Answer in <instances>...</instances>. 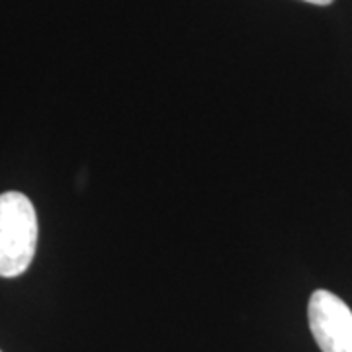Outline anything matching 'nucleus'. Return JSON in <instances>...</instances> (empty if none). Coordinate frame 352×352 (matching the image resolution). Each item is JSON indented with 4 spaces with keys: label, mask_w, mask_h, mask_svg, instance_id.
<instances>
[{
    "label": "nucleus",
    "mask_w": 352,
    "mask_h": 352,
    "mask_svg": "<svg viewBox=\"0 0 352 352\" xmlns=\"http://www.w3.org/2000/svg\"><path fill=\"white\" fill-rule=\"evenodd\" d=\"M307 317L321 352H352V311L339 296L327 289L314 292Z\"/></svg>",
    "instance_id": "nucleus-2"
},
{
    "label": "nucleus",
    "mask_w": 352,
    "mask_h": 352,
    "mask_svg": "<svg viewBox=\"0 0 352 352\" xmlns=\"http://www.w3.org/2000/svg\"><path fill=\"white\" fill-rule=\"evenodd\" d=\"M0 352H2V351H0Z\"/></svg>",
    "instance_id": "nucleus-4"
},
{
    "label": "nucleus",
    "mask_w": 352,
    "mask_h": 352,
    "mask_svg": "<svg viewBox=\"0 0 352 352\" xmlns=\"http://www.w3.org/2000/svg\"><path fill=\"white\" fill-rule=\"evenodd\" d=\"M38 247V214L22 192L0 194V278L22 276Z\"/></svg>",
    "instance_id": "nucleus-1"
},
{
    "label": "nucleus",
    "mask_w": 352,
    "mask_h": 352,
    "mask_svg": "<svg viewBox=\"0 0 352 352\" xmlns=\"http://www.w3.org/2000/svg\"><path fill=\"white\" fill-rule=\"evenodd\" d=\"M305 2H311V4H317V6H327L333 0H305Z\"/></svg>",
    "instance_id": "nucleus-3"
}]
</instances>
